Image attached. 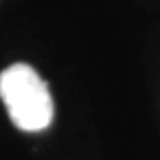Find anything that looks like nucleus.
I'll return each instance as SVG.
<instances>
[{"label":"nucleus","mask_w":160,"mask_h":160,"mask_svg":"<svg viewBox=\"0 0 160 160\" xmlns=\"http://www.w3.org/2000/svg\"><path fill=\"white\" fill-rule=\"evenodd\" d=\"M0 100L11 121L23 132H41L53 119V100L32 66L16 62L0 73Z\"/></svg>","instance_id":"f257e3e1"}]
</instances>
